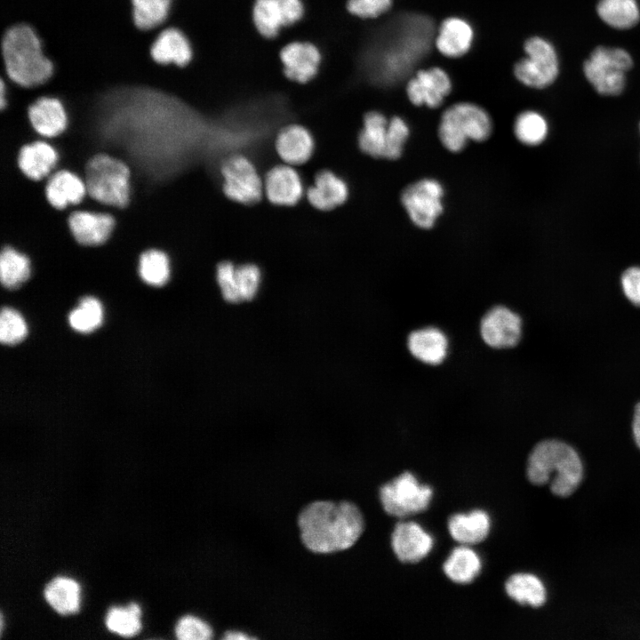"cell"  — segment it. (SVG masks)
<instances>
[{"instance_id": "1", "label": "cell", "mask_w": 640, "mask_h": 640, "mask_svg": "<svg viewBox=\"0 0 640 640\" xmlns=\"http://www.w3.org/2000/svg\"><path fill=\"white\" fill-rule=\"evenodd\" d=\"M304 545L316 553H332L353 546L364 531L359 508L349 501L318 500L299 516Z\"/></svg>"}, {"instance_id": "2", "label": "cell", "mask_w": 640, "mask_h": 640, "mask_svg": "<svg viewBox=\"0 0 640 640\" xmlns=\"http://www.w3.org/2000/svg\"><path fill=\"white\" fill-rule=\"evenodd\" d=\"M529 481L537 485L547 484L551 476V492L561 497L571 495L582 479L583 468L576 451L559 440L549 439L537 444L529 455Z\"/></svg>"}, {"instance_id": "3", "label": "cell", "mask_w": 640, "mask_h": 640, "mask_svg": "<svg viewBox=\"0 0 640 640\" xmlns=\"http://www.w3.org/2000/svg\"><path fill=\"white\" fill-rule=\"evenodd\" d=\"M2 50L6 72L19 85L37 86L52 74V64L44 55L40 40L27 25H17L7 30Z\"/></svg>"}, {"instance_id": "4", "label": "cell", "mask_w": 640, "mask_h": 640, "mask_svg": "<svg viewBox=\"0 0 640 640\" xmlns=\"http://www.w3.org/2000/svg\"><path fill=\"white\" fill-rule=\"evenodd\" d=\"M87 194L97 203L123 209L131 200V171L128 164L107 153H98L84 165Z\"/></svg>"}, {"instance_id": "5", "label": "cell", "mask_w": 640, "mask_h": 640, "mask_svg": "<svg viewBox=\"0 0 640 640\" xmlns=\"http://www.w3.org/2000/svg\"><path fill=\"white\" fill-rule=\"evenodd\" d=\"M492 131V121L482 107L468 101L452 104L441 116L438 138L448 151H462L469 140L482 142Z\"/></svg>"}, {"instance_id": "6", "label": "cell", "mask_w": 640, "mask_h": 640, "mask_svg": "<svg viewBox=\"0 0 640 640\" xmlns=\"http://www.w3.org/2000/svg\"><path fill=\"white\" fill-rule=\"evenodd\" d=\"M633 61L620 48L598 46L585 61L583 69L588 82L603 95H618L625 86V74Z\"/></svg>"}, {"instance_id": "7", "label": "cell", "mask_w": 640, "mask_h": 640, "mask_svg": "<svg viewBox=\"0 0 640 640\" xmlns=\"http://www.w3.org/2000/svg\"><path fill=\"white\" fill-rule=\"evenodd\" d=\"M433 496V490L420 484L414 475L404 472L380 489V500L384 510L396 517H406L426 510Z\"/></svg>"}, {"instance_id": "8", "label": "cell", "mask_w": 640, "mask_h": 640, "mask_svg": "<svg viewBox=\"0 0 640 640\" xmlns=\"http://www.w3.org/2000/svg\"><path fill=\"white\" fill-rule=\"evenodd\" d=\"M526 56L514 66V75L523 84L541 89L556 78L559 67L554 46L540 36L528 38L524 44Z\"/></svg>"}, {"instance_id": "9", "label": "cell", "mask_w": 640, "mask_h": 640, "mask_svg": "<svg viewBox=\"0 0 640 640\" xmlns=\"http://www.w3.org/2000/svg\"><path fill=\"white\" fill-rule=\"evenodd\" d=\"M443 185L425 178L408 185L402 192L401 203L411 221L422 229L431 228L444 210Z\"/></svg>"}, {"instance_id": "10", "label": "cell", "mask_w": 640, "mask_h": 640, "mask_svg": "<svg viewBox=\"0 0 640 640\" xmlns=\"http://www.w3.org/2000/svg\"><path fill=\"white\" fill-rule=\"evenodd\" d=\"M220 173L222 190L228 199L242 204H253L261 199L264 180L247 157H229L221 165Z\"/></svg>"}, {"instance_id": "11", "label": "cell", "mask_w": 640, "mask_h": 640, "mask_svg": "<svg viewBox=\"0 0 640 640\" xmlns=\"http://www.w3.org/2000/svg\"><path fill=\"white\" fill-rule=\"evenodd\" d=\"M303 15L301 0H255L252 7L255 28L267 38L275 37L283 28L296 23Z\"/></svg>"}, {"instance_id": "12", "label": "cell", "mask_w": 640, "mask_h": 640, "mask_svg": "<svg viewBox=\"0 0 640 640\" xmlns=\"http://www.w3.org/2000/svg\"><path fill=\"white\" fill-rule=\"evenodd\" d=\"M68 228L76 244L84 247H98L113 235L116 219L108 212L77 210L67 219Z\"/></svg>"}, {"instance_id": "13", "label": "cell", "mask_w": 640, "mask_h": 640, "mask_svg": "<svg viewBox=\"0 0 640 640\" xmlns=\"http://www.w3.org/2000/svg\"><path fill=\"white\" fill-rule=\"evenodd\" d=\"M452 84L447 72L439 67L420 69L408 81L406 94L415 106L436 108L450 94Z\"/></svg>"}, {"instance_id": "14", "label": "cell", "mask_w": 640, "mask_h": 640, "mask_svg": "<svg viewBox=\"0 0 640 640\" xmlns=\"http://www.w3.org/2000/svg\"><path fill=\"white\" fill-rule=\"evenodd\" d=\"M480 334L484 343L491 348L514 347L521 338L522 319L508 308L495 306L483 316Z\"/></svg>"}, {"instance_id": "15", "label": "cell", "mask_w": 640, "mask_h": 640, "mask_svg": "<svg viewBox=\"0 0 640 640\" xmlns=\"http://www.w3.org/2000/svg\"><path fill=\"white\" fill-rule=\"evenodd\" d=\"M396 556L403 563H417L431 551L434 540L419 524L402 521L396 524L391 536Z\"/></svg>"}, {"instance_id": "16", "label": "cell", "mask_w": 640, "mask_h": 640, "mask_svg": "<svg viewBox=\"0 0 640 640\" xmlns=\"http://www.w3.org/2000/svg\"><path fill=\"white\" fill-rule=\"evenodd\" d=\"M321 59L319 49L309 42H292L280 52L285 76L301 84L310 81L317 74Z\"/></svg>"}, {"instance_id": "17", "label": "cell", "mask_w": 640, "mask_h": 640, "mask_svg": "<svg viewBox=\"0 0 640 640\" xmlns=\"http://www.w3.org/2000/svg\"><path fill=\"white\" fill-rule=\"evenodd\" d=\"M264 193L273 204L292 206L301 199L304 193L303 183L292 165L279 164L266 174Z\"/></svg>"}, {"instance_id": "18", "label": "cell", "mask_w": 640, "mask_h": 640, "mask_svg": "<svg viewBox=\"0 0 640 640\" xmlns=\"http://www.w3.org/2000/svg\"><path fill=\"white\" fill-rule=\"evenodd\" d=\"M86 193L84 180L66 169L59 170L51 175L44 187L45 200L57 211L79 204Z\"/></svg>"}, {"instance_id": "19", "label": "cell", "mask_w": 640, "mask_h": 640, "mask_svg": "<svg viewBox=\"0 0 640 640\" xmlns=\"http://www.w3.org/2000/svg\"><path fill=\"white\" fill-rule=\"evenodd\" d=\"M59 161L57 150L49 143L36 140L20 147L17 164L23 175L36 182L44 180L56 167Z\"/></svg>"}, {"instance_id": "20", "label": "cell", "mask_w": 640, "mask_h": 640, "mask_svg": "<svg viewBox=\"0 0 640 640\" xmlns=\"http://www.w3.org/2000/svg\"><path fill=\"white\" fill-rule=\"evenodd\" d=\"M473 39L474 30L467 20L459 17H449L440 24L435 45L442 55L459 58L470 50Z\"/></svg>"}, {"instance_id": "21", "label": "cell", "mask_w": 640, "mask_h": 640, "mask_svg": "<svg viewBox=\"0 0 640 640\" xmlns=\"http://www.w3.org/2000/svg\"><path fill=\"white\" fill-rule=\"evenodd\" d=\"M314 139L302 125L291 124L280 131L276 140V149L284 164L299 165L306 163L314 151Z\"/></svg>"}, {"instance_id": "22", "label": "cell", "mask_w": 640, "mask_h": 640, "mask_svg": "<svg viewBox=\"0 0 640 640\" xmlns=\"http://www.w3.org/2000/svg\"><path fill=\"white\" fill-rule=\"evenodd\" d=\"M348 197V187L343 179L324 170L318 172L307 190L309 204L320 211H331L343 204Z\"/></svg>"}, {"instance_id": "23", "label": "cell", "mask_w": 640, "mask_h": 640, "mask_svg": "<svg viewBox=\"0 0 640 640\" xmlns=\"http://www.w3.org/2000/svg\"><path fill=\"white\" fill-rule=\"evenodd\" d=\"M28 116L33 129L43 137H57L67 127L68 119L64 107L55 98H39L29 106Z\"/></svg>"}, {"instance_id": "24", "label": "cell", "mask_w": 640, "mask_h": 640, "mask_svg": "<svg viewBox=\"0 0 640 640\" xmlns=\"http://www.w3.org/2000/svg\"><path fill=\"white\" fill-rule=\"evenodd\" d=\"M407 347L419 361L436 365L447 356L448 340L440 329L428 326L412 332L407 338Z\"/></svg>"}, {"instance_id": "25", "label": "cell", "mask_w": 640, "mask_h": 640, "mask_svg": "<svg viewBox=\"0 0 640 640\" xmlns=\"http://www.w3.org/2000/svg\"><path fill=\"white\" fill-rule=\"evenodd\" d=\"M491 519L484 510L468 514H455L448 521V530L453 540L463 545L477 544L488 536Z\"/></svg>"}, {"instance_id": "26", "label": "cell", "mask_w": 640, "mask_h": 640, "mask_svg": "<svg viewBox=\"0 0 640 640\" xmlns=\"http://www.w3.org/2000/svg\"><path fill=\"white\" fill-rule=\"evenodd\" d=\"M151 56L161 64L187 65L192 58L191 45L185 35L176 28L164 30L151 47Z\"/></svg>"}, {"instance_id": "27", "label": "cell", "mask_w": 640, "mask_h": 640, "mask_svg": "<svg viewBox=\"0 0 640 640\" xmlns=\"http://www.w3.org/2000/svg\"><path fill=\"white\" fill-rule=\"evenodd\" d=\"M388 120L379 111H370L364 117L358 135V146L366 155L384 158Z\"/></svg>"}, {"instance_id": "28", "label": "cell", "mask_w": 640, "mask_h": 640, "mask_svg": "<svg viewBox=\"0 0 640 640\" xmlns=\"http://www.w3.org/2000/svg\"><path fill=\"white\" fill-rule=\"evenodd\" d=\"M481 568L480 557L467 546L454 548L443 566L445 575L452 581L459 584L473 581L479 574Z\"/></svg>"}, {"instance_id": "29", "label": "cell", "mask_w": 640, "mask_h": 640, "mask_svg": "<svg viewBox=\"0 0 640 640\" xmlns=\"http://www.w3.org/2000/svg\"><path fill=\"white\" fill-rule=\"evenodd\" d=\"M507 595L521 604L541 606L547 599L546 588L541 580L529 573H516L505 583Z\"/></svg>"}, {"instance_id": "30", "label": "cell", "mask_w": 640, "mask_h": 640, "mask_svg": "<svg viewBox=\"0 0 640 640\" xmlns=\"http://www.w3.org/2000/svg\"><path fill=\"white\" fill-rule=\"evenodd\" d=\"M80 588L76 581L66 577H56L45 587L44 594L47 603L59 613L66 615L77 612Z\"/></svg>"}, {"instance_id": "31", "label": "cell", "mask_w": 640, "mask_h": 640, "mask_svg": "<svg viewBox=\"0 0 640 640\" xmlns=\"http://www.w3.org/2000/svg\"><path fill=\"white\" fill-rule=\"evenodd\" d=\"M28 257L15 247L6 244L0 255V280L7 289L21 286L30 276Z\"/></svg>"}, {"instance_id": "32", "label": "cell", "mask_w": 640, "mask_h": 640, "mask_svg": "<svg viewBox=\"0 0 640 640\" xmlns=\"http://www.w3.org/2000/svg\"><path fill=\"white\" fill-rule=\"evenodd\" d=\"M596 11L604 23L618 29L632 28L640 19L636 0H599Z\"/></svg>"}, {"instance_id": "33", "label": "cell", "mask_w": 640, "mask_h": 640, "mask_svg": "<svg viewBox=\"0 0 640 640\" xmlns=\"http://www.w3.org/2000/svg\"><path fill=\"white\" fill-rule=\"evenodd\" d=\"M138 271L140 278L146 284L162 286L170 278L169 257L164 251L156 248L146 250L140 255Z\"/></svg>"}, {"instance_id": "34", "label": "cell", "mask_w": 640, "mask_h": 640, "mask_svg": "<svg viewBox=\"0 0 640 640\" xmlns=\"http://www.w3.org/2000/svg\"><path fill=\"white\" fill-rule=\"evenodd\" d=\"M548 125L545 117L533 110L520 113L514 123L517 140L527 146H536L547 138Z\"/></svg>"}, {"instance_id": "35", "label": "cell", "mask_w": 640, "mask_h": 640, "mask_svg": "<svg viewBox=\"0 0 640 640\" xmlns=\"http://www.w3.org/2000/svg\"><path fill=\"white\" fill-rule=\"evenodd\" d=\"M140 608L135 603L126 607H112L107 613V628L119 636H132L140 629Z\"/></svg>"}, {"instance_id": "36", "label": "cell", "mask_w": 640, "mask_h": 640, "mask_svg": "<svg viewBox=\"0 0 640 640\" xmlns=\"http://www.w3.org/2000/svg\"><path fill=\"white\" fill-rule=\"evenodd\" d=\"M102 315L100 302L93 297H84L80 300L79 306L69 313L68 322L74 330L87 333L100 325Z\"/></svg>"}, {"instance_id": "37", "label": "cell", "mask_w": 640, "mask_h": 640, "mask_svg": "<svg viewBox=\"0 0 640 640\" xmlns=\"http://www.w3.org/2000/svg\"><path fill=\"white\" fill-rule=\"evenodd\" d=\"M172 0H132L133 20L140 29H151L167 17Z\"/></svg>"}, {"instance_id": "38", "label": "cell", "mask_w": 640, "mask_h": 640, "mask_svg": "<svg viewBox=\"0 0 640 640\" xmlns=\"http://www.w3.org/2000/svg\"><path fill=\"white\" fill-rule=\"evenodd\" d=\"M27 325L14 309L3 308L0 314V341L5 345L20 342L27 335Z\"/></svg>"}, {"instance_id": "39", "label": "cell", "mask_w": 640, "mask_h": 640, "mask_svg": "<svg viewBox=\"0 0 640 640\" xmlns=\"http://www.w3.org/2000/svg\"><path fill=\"white\" fill-rule=\"evenodd\" d=\"M409 136V125L402 117L396 116L388 120L384 158L388 160L398 159L402 156Z\"/></svg>"}, {"instance_id": "40", "label": "cell", "mask_w": 640, "mask_h": 640, "mask_svg": "<svg viewBox=\"0 0 640 640\" xmlns=\"http://www.w3.org/2000/svg\"><path fill=\"white\" fill-rule=\"evenodd\" d=\"M236 284L241 301L252 300L261 284L260 269L252 263L236 266Z\"/></svg>"}, {"instance_id": "41", "label": "cell", "mask_w": 640, "mask_h": 640, "mask_svg": "<svg viewBox=\"0 0 640 640\" xmlns=\"http://www.w3.org/2000/svg\"><path fill=\"white\" fill-rule=\"evenodd\" d=\"M175 634L180 640H207L212 638V629L201 619L188 615L177 622Z\"/></svg>"}, {"instance_id": "42", "label": "cell", "mask_w": 640, "mask_h": 640, "mask_svg": "<svg viewBox=\"0 0 640 640\" xmlns=\"http://www.w3.org/2000/svg\"><path fill=\"white\" fill-rule=\"evenodd\" d=\"M236 266L230 261H222L216 268V281L223 299L229 303L241 302L236 284Z\"/></svg>"}, {"instance_id": "43", "label": "cell", "mask_w": 640, "mask_h": 640, "mask_svg": "<svg viewBox=\"0 0 640 640\" xmlns=\"http://www.w3.org/2000/svg\"><path fill=\"white\" fill-rule=\"evenodd\" d=\"M392 5V0H348V11L362 19H373L384 14Z\"/></svg>"}, {"instance_id": "44", "label": "cell", "mask_w": 640, "mask_h": 640, "mask_svg": "<svg viewBox=\"0 0 640 640\" xmlns=\"http://www.w3.org/2000/svg\"><path fill=\"white\" fill-rule=\"evenodd\" d=\"M622 291L627 299L640 307V267L626 269L620 278Z\"/></svg>"}, {"instance_id": "45", "label": "cell", "mask_w": 640, "mask_h": 640, "mask_svg": "<svg viewBox=\"0 0 640 640\" xmlns=\"http://www.w3.org/2000/svg\"><path fill=\"white\" fill-rule=\"evenodd\" d=\"M632 430L635 442L640 449V403H638L635 407Z\"/></svg>"}, {"instance_id": "46", "label": "cell", "mask_w": 640, "mask_h": 640, "mask_svg": "<svg viewBox=\"0 0 640 640\" xmlns=\"http://www.w3.org/2000/svg\"><path fill=\"white\" fill-rule=\"evenodd\" d=\"M224 638L228 640H245L252 637L241 631H228L225 633Z\"/></svg>"}, {"instance_id": "47", "label": "cell", "mask_w": 640, "mask_h": 640, "mask_svg": "<svg viewBox=\"0 0 640 640\" xmlns=\"http://www.w3.org/2000/svg\"><path fill=\"white\" fill-rule=\"evenodd\" d=\"M0 92H1L0 107H1L2 109H4V108H5V105H6V100H5V86H4V84L3 81L1 82V90H0Z\"/></svg>"}]
</instances>
